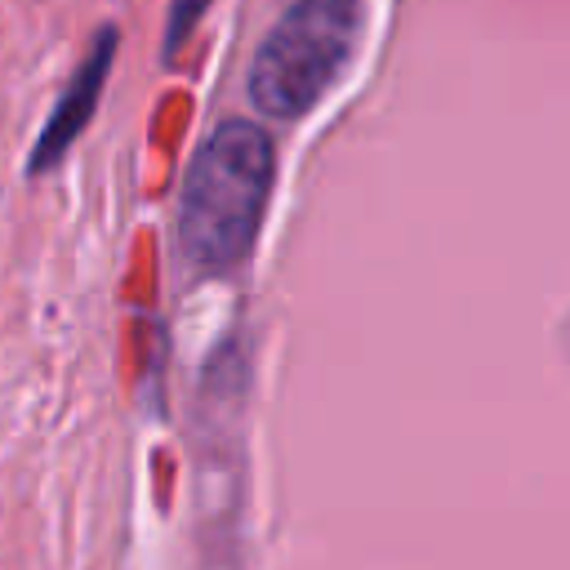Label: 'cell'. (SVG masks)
Listing matches in <instances>:
<instances>
[{
    "mask_svg": "<svg viewBox=\"0 0 570 570\" xmlns=\"http://www.w3.org/2000/svg\"><path fill=\"white\" fill-rule=\"evenodd\" d=\"M205 9H209V0H174V4H169V22H165V62H169L174 49L191 36V27L205 18Z\"/></svg>",
    "mask_w": 570,
    "mask_h": 570,
    "instance_id": "277c9868",
    "label": "cell"
},
{
    "mask_svg": "<svg viewBox=\"0 0 570 570\" xmlns=\"http://www.w3.org/2000/svg\"><path fill=\"white\" fill-rule=\"evenodd\" d=\"M111 58H116V27H102L94 36V49L85 53V62L71 71L67 89L58 94L49 120L40 125L36 134V147L27 156V174H49L62 165V156L71 151V142L85 134V125L94 120V107L102 98V85H107V71H111Z\"/></svg>",
    "mask_w": 570,
    "mask_h": 570,
    "instance_id": "3957f363",
    "label": "cell"
},
{
    "mask_svg": "<svg viewBox=\"0 0 570 570\" xmlns=\"http://www.w3.org/2000/svg\"><path fill=\"white\" fill-rule=\"evenodd\" d=\"M276 151L254 120H223L196 147L178 191V249L196 272H232L249 258L267 196Z\"/></svg>",
    "mask_w": 570,
    "mask_h": 570,
    "instance_id": "6da1fadb",
    "label": "cell"
},
{
    "mask_svg": "<svg viewBox=\"0 0 570 570\" xmlns=\"http://www.w3.org/2000/svg\"><path fill=\"white\" fill-rule=\"evenodd\" d=\"M361 0H294L249 62V102L272 120L307 116L352 62Z\"/></svg>",
    "mask_w": 570,
    "mask_h": 570,
    "instance_id": "7a4b0ae2",
    "label": "cell"
}]
</instances>
